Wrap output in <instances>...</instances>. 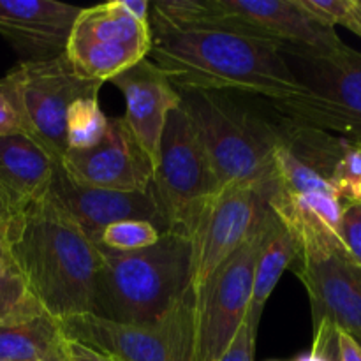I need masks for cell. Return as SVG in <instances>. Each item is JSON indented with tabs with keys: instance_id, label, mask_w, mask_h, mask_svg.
<instances>
[{
	"instance_id": "1",
	"label": "cell",
	"mask_w": 361,
	"mask_h": 361,
	"mask_svg": "<svg viewBox=\"0 0 361 361\" xmlns=\"http://www.w3.org/2000/svg\"><path fill=\"white\" fill-rule=\"evenodd\" d=\"M148 59L178 92H233L284 101L300 85L281 48L224 28H192L152 35Z\"/></svg>"
},
{
	"instance_id": "2",
	"label": "cell",
	"mask_w": 361,
	"mask_h": 361,
	"mask_svg": "<svg viewBox=\"0 0 361 361\" xmlns=\"http://www.w3.org/2000/svg\"><path fill=\"white\" fill-rule=\"evenodd\" d=\"M6 247L49 316L94 314L99 247L51 194L14 217Z\"/></svg>"
},
{
	"instance_id": "3",
	"label": "cell",
	"mask_w": 361,
	"mask_h": 361,
	"mask_svg": "<svg viewBox=\"0 0 361 361\" xmlns=\"http://www.w3.org/2000/svg\"><path fill=\"white\" fill-rule=\"evenodd\" d=\"M183 111L208 155L219 187L247 185L261 192L274 180L284 116L268 101L233 92H180Z\"/></svg>"
},
{
	"instance_id": "4",
	"label": "cell",
	"mask_w": 361,
	"mask_h": 361,
	"mask_svg": "<svg viewBox=\"0 0 361 361\" xmlns=\"http://www.w3.org/2000/svg\"><path fill=\"white\" fill-rule=\"evenodd\" d=\"M99 247L94 314L122 324H155L190 289V238L164 229L157 243L133 252Z\"/></svg>"
},
{
	"instance_id": "5",
	"label": "cell",
	"mask_w": 361,
	"mask_h": 361,
	"mask_svg": "<svg viewBox=\"0 0 361 361\" xmlns=\"http://www.w3.org/2000/svg\"><path fill=\"white\" fill-rule=\"evenodd\" d=\"M291 228L300 254L291 270L305 288L312 324H331L361 344V267L349 257L341 240L317 219L284 201L264 200Z\"/></svg>"
},
{
	"instance_id": "6",
	"label": "cell",
	"mask_w": 361,
	"mask_h": 361,
	"mask_svg": "<svg viewBox=\"0 0 361 361\" xmlns=\"http://www.w3.org/2000/svg\"><path fill=\"white\" fill-rule=\"evenodd\" d=\"M284 56L300 92L268 101L275 111L361 147V53L342 44L331 51H286Z\"/></svg>"
},
{
	"instance_id": "7",
	"label": "cell",
	"mask_w": 361,
	"mask_h": 361,
	"mask_svg": "<svg viewBox=\"0 0 361 361\" xmlns=\"http://www.w3.org/2000/svg\"><path fill=\"white\" fill-rule=\"evenodd\" d=\"M194 295L187 291L155 324H122L95 314L59 321L63 338L116 361H194Z\"/></svg>"
},
{
	"instance_id": "8",
	"label": "cell",
	"mask_w": 361,
	"mask_h": 361,
	"mask_svg": "<svg viewBox=\"0 0 361 361\" xmlns=\"http://www.w3.org/2000/svg\"><path fill=\"white\" fill-rule=\"evenodd\" d=\"M221 190L203 143L182 106L166 122L150 194L161 229H183L196 212Z\"/></svg>"
},
{
	"instance_id": "9",
	"label": "cell",
	"mask_w": 361,
	"mask_h": 361,
	"mask_svg": "<svg viewBox=\"0 0 361 361\" xmlns=\"http://www.w3.org/2000/svg\"><path fill=\"white\" fill-rule=\"evenodd\" d=\"M263 214L264 208L249 238L194 295V361L221 360L245 323L252 296Z\"/></svg>"
},
{
	"instance_id": "10",
	"label": "cell",
	"mask_w": 361,
	"mask_h": 361,
	"mask_svg": "<svg viewBox=\"0 0 361 361\" xmlns=\"http://www.w3.org/2000/svg\"><path fill=\"white\" fill-rule=\"evenodd\" d=\"M7 76L16 88L25 134L60 164L67 152V109L78 99L97 97L102 83L74 73L66 55L44 62H20Z\"/></svg>"
},
{
	"instance_id": "11",
	"label": "cell",
	"mask_w": 361,
	"mask_h": 361,
	"mask_svg": "<svg viewBox=\"0 0 361 361\" xmlns=\"http://www.w3.org/2000/svg\"><path fill=\"white\" fill-rule=\"evenodd\" d=\"M194 28L242 32L279 46L282 53H323L344 44L335 27L314 18L300 0H203Z\"/></svg>"
},
{
	"instance_id": "12",
	"label": "cell",
	"mask_w": 361,
	"mask_h": 361,
	"mask_svg": "<svg viewBox=\"0 0 361 361\" xmlns=\"http://www.w3.org/2000/svg\"><path fill=\"white\" fill-rule=\"evenodd\" d=\"M150 23L136 20L118 0L81 9L66 46V59L85 80L104 85L134 63L148 59Z\"/></svg>"
},
{
	"instance_id": "13",
	"label": "cell",
	"mask_w": 361,
	"mask_h": 361,
	"mask_svg": "<svg viewBox=\"0 0 361 361\" xmlns=\"http://www.w3.org/2000/svg\"><path fill=\"white\" fill-rule=\"evenodd\" d=\"M264 204L259 189L233 185L219 190L196 212L185 228L192 249V295H197L217 268L249 238Z\"/></svg>"
},
{
	"instance_id": "14",
	"label": "cell",
	"mask_w": 361,
	"mask_h": 361,
	"mask_svg": "<svg viewBox=\"0 0 361 361\" xmlns=\"http://www.w3.org/2000/svg\"><path fill=\"white\" fill-rule=\"evenodd\" d=\"M60 166L76 182L123 192H148L155 166L123 116L108 118L102 140L88 150H67Z\"/></svg>"
},
{
	"instance_id": "15",
	"label": "cell",
	"mask_w": 361,
	"mask_h": 361,
	"mask_svg": "<svg viewBox=\"0 0 361 361\" xmlns=\"http://www.w3.org/2000/svg\"><path fill=\"white\" fill-rule=\"evenodd\" d=\"M49 194L94 243H99L101 233L115 222L147 221L161 229V219L150 190L123 192L85 185L71 178L62 166L56 164Z\"/></svg>"
},
{
	"instance_id": "16",
	"label": "cell",
	"mask_w": 361,
	"mask_h": 361,
	"mask_svg": "<svg viewBox=\"0 0 361 361\" xmlns=\"http://www.w3.org/2000/svg\"><path fill=\"white\" fill-rule=\"evenodd\" d=\"M81 7L55 0H0V35L21 62H44L66 55Z\"/></svg>"
},
{
	"instance_id": "17",
	"label": "cell",
	"mask_w": 361,
	"mask_h": 361,
	"mask_svg": "<svg viewBox=\"0 0 361 361\" xmlns=\"http://www.w3.org/2000/svg\"><path fill=\"white\" fill-rule=\"evenodd\" d=\"M109 83L122 92L126 99L123 120L157 168L161 140L168 116L173 109L180 108L182 102L180 92L164 71L150 59L134 63Z\"/></svg>"
},
{
	"instance_id": "18",
	"label": "cell",
	"mask_w": 361,
	"mask_h": 361,
	"mask_svg": "<svg viewBox=\"0 0 361 361\" xmlns=\"http://www.w3.org/2000/svg\"><path fill=\"white\" fill-rule=\"evenodd\" d=\"M56 162L25 133L0 137V192L14 214L49 194Z\"/></svg>"
},
{
	"instance_id": "19",
	"label": "cell",
	"mask_w": 361,
	"mask_h": 361,
	"mask_svg": "<svg viewBox=\"0 0 361 361\" xmlns=\"http://www.w3.org/2000/svg\"><path fill=\"white\" fill-rule=\"evenodd\" d=\"M300 254V242L288 224L271 210L264 207L261 222V240L257 249L256 267H254L252 296H250L249 312L245 323L257 331L261 316L277 288L279 281L286 270L293 267Z\"/></svg>"
},
{
	"instance_id": "20",
	"label": "cell",
	"mask_w": 361,
	"mask_h": 361,
	"mask_svg": "<svg viewBox=\"0 0 361 361\" xmlns=\"http://www.w3.org/2000/svg\"><path fill=\"white\" fill-rule=\"evenodd\" d=\"M60 324L49 314L25 323L0 326V360L46 361L63 349Z\"/></svg>"
},
{
	"instance_id": "21",
	"label": "cell",
	"mask_w": 361,
	"mask_h": 361,
	"mask_svg": "<svg viewBox=\"0 0 361 361\" xmlns=\"http://www.w3.org/2000/svg\"><path fill=\"white\" fill-rule=\"evenodd\" d=\"M42 314L48 312L32 293L7 247L0 245V326L25 323Z\"/></svg>"
},
{
	"instance_id": "22",
	"label": "cell",
	"mask_w": 361,
	"mask_h": 361,
	"mask_svg": "<svg viewBox=\"0 0 361 361\" xmlns=\"http://www.w3.org/2000/svg\"><path fill=\"white\" fill-rule=\"evenodd\" d=\"M106 129H108V116L101 109L99 99H78L67 109V150H88L95 147L106 134Z\"/></svg>"
},
{
	"instance_id": "23",
	"label": "cell",
	"mask_w": 361,
	"mask_h": 361,
	"mask_svg": "<svg viewBox=\"0 0 361 361\" xmlns=\"http://www.w3.org/2000/svg\"><path fill=\"white\" fill-rule=\"evenodd\" d=\"M161 229L147 221H122L108 226L101 233L97 245L118 252H133L157 243Z\"/></svg>"
},
{
	"instance_id": "24",
	"label": "cell",
	"mask_w": 361,
	"mask_h": 361,
	"mask_svg": "<svg viewBox=\"0 0 361 361\" xmlns=\"http://www.w3.org/2000/svg\"><path fill=\"white\" fill-rule=\"evenodd\" d=\"M342 203L361 201V147H349L330 178Z\"/></svg>"
},
{
	"instance_id": "25",
	"label": "cell",
	"mask_w": 361,
	"mask_h": 361,
	"mask_svg": "<svg viewBox=\"0 0 361 361\" xmlns=\"http://www.w3.org/2000/svg\"><path fill=\"white\" fill-rule=\"evenodd\" d=\"M337 236L349 257L361 267V201L342 203Z\"/></svg>"
},
{
	"instance_id": "26",
	"label": "cell",
	"mask_w": 361,
	"mask_h": 361,
	"mask_svg": "<svg viewBox=\"0 0 361 361\" xmlns=\"http://www.w3.org/2000/svg\"><path fill=\"white\" fill-rule=\"evenodd\" d=\"M20 133H25L20 101L13 80L6 74L0 78V137Z\"/></svg>"
},
{
	"instance_id": "27",
	"label": "cell",
	"mask_w": 361,
	"mask_h": 361,
	"mask_svg": "<svg viewBox=\"0 0 361 361\" xmlns=\"http://www.w3.org/2000/svg\"><path fill=\"white\" fill-rule=\"evenodd\" d=\"M353 0H300L302 7L330 27L342 25Z\"/></svg>"
},
{
	"instance_id": "28",
	"label": "cell",
	"mask_w": 361,
	"mask_h": 361,
	"mask_svg": "<svg viewBox=\"0 0 361 361\" xmlns=\"http://www.w3.org/2000/svg\"><path fill=\"white\" fill-rule=\"evenodd\" d=\"M256 341L257 331L250 328L249 323H243L235 341L231 342L228 351L219 361H254L256 358Z\"/></svg>"
},
{
	"instance_id": "29",
	"label": "cell",
	"mask_w": 361,
	"mask_h": 361,
	"mask_svg": "<svg viewBox=\"0 0 361 361\" xmlns=\"http://www.w3.org/2000/svg\"><path fill=\"white\" fill-rule=\"evenodd\" d=\"M63 356L67 361H116L111 356L99 353L88 345L80 344V342L67 341L63 342Z\"/></svg>"
},
{
	"instance_id": "30",
	"label": "cell",
	"mask_w": 361,
	"mask_h": 361,
	"mask_svg": "<svg viewBox=\"0 0 361 361\" xmlns=\"http://www.w3.org/2000/svg\"><path fill=\"white\" fill-rule=\"evenodd\" d=\"M337 361H361V344L345 331H335Z\"/></svg>"
},
{
	"instance_id": "31",
	"label": "cell",
	"mask_w": 361,
	"mask_h": 361,
	"mask_svg": "<svg viewBox=\"0 0 361 361\" xmlns=\"http://www.w3.org/2000/svg\"><path fill=\"white\" fill-rule=\"evenodd\" d=\"M118 4L133 18L143 21V23H150L152 4L148 0H118Z\"/></svg>"
},
{
	"instance_id": "32",
	"label": "cell",
	"mask_w": 361,
	"mask_h": 361,
	"mask_svg": "<svg viewBox=\"0 0 361 361\" xmlns=\"http://www.w3.org/2000/svg\"><path fill=\"white\" fill-rule=\"evenodd\" d=\"M14 217H16V214H14L13 208L9 207V203H7V200L4 197V194L0 192V245L6 247L7 235H9V229Z\"/></svg>"
},
{
	"instance_id": "33",
	"label": "cell",
	"mask_w": 361,
	"mask_h": 361,
	"mask_svg": "<svg viewBox=\"0 0 361 361\" xmlns=\"http://www.w3.org/2000/svg\"><path fill=\"white\" fill-rule=\"evenodd\" d=\"M342 25H344L345 28H349L351 32H355L358 37H361V6L358 4V0H353L351 2L348 16L344 18Z\"/></svg>"
},
{
	"instance_id": "34",
	"label": "cell",
	"mask_w": 361,
	"mask_h": 361,
	"mask_svg": "<svg viewBox=\"0 0 361 361\" xmlns=\"http://www.w3.org/2000/svg\"><path fill=\"white\" fill-rule=\"evenodd\" d=\"M63 342H66V341H63ZM46 361H67L66 356H63V349H62V353H59V355L53 356V358H49V360H46Z\"/></svg>"
},
{
	"instance_id": "35",
	"label": "cell",
	"mask_w": 361,
	"mask_h": 361,
	"mask_svg": "<svg viewBox=\"0 0 361 361\" xmlns=\"http://www.w3.org/2000/svg\"><path fill=\"white\" fill-rule=\"evenodd\" d=\"M337 330V328H335ZM334 361H337V349H335V344H334Z\"/></svg>"
},
{
	"instance_id": "36",
	"label": "cell",
	"mask_w": 361,
	"mask_h": 361,
	"mask_svg": "<svg viewBox=\"0 0 361 361\" xmlns=\"http://www.w3.org/2000/svg\"><path fill=\"white\" fill-rule=\"evenodd\" d=\"M358 4H360V6H361V0H358Z\"/></svg>"
},
{
	"instance_id": "37",
	"label": "cell",
	"mask_w": 361,
	"mask_h": 361,
	"mask_svg": "<svg viewBox=\"0 0 361 361\" xmlns=\"http://www.w3.org/2000/svg\"><path fill=\"white\" fill-rule=\"evenodd\" d=\"M0 361H2V360H0Z\"/></svg>"
}]
</instances>
